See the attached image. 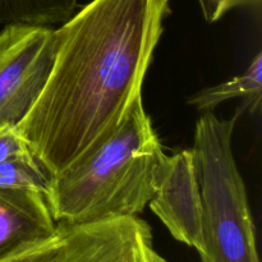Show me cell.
Listing matches in <instances>:
<instances>
[{"mask_svg": "<svg viewBox=\"0 0 262 262\" xmlns=\"http://www.w3.org/2000/svg\"><path fill=\"white\" fill-rule=\"evenodd\" d=\"M165 159L142 96L99 148L51 177L46 201L58 224L138 216L152 199Z\"/></svg>", "mask_w": 262, "mask_h": 262, "instance_id": "obj_2", "label": "cell"}, {"mask_svg": "<svg viewBox=\"0 0 262 262\" xmlns=\"http://www.w3.org/2000/svg\"><path fill=\"white\" fill-rule=\"evenodd\" d=\"M51 176L31 150L9 156L0 163V188H30L45 193Z\"/></svg>", "mask_w": 262, "mask_h": 262, "instance_id": "obj_9", "label": "cell"}, {"mask_svg": "<svg viewBox=\"0 0 262 262\" xmlns=\"http://www.w3.org/2000/svg\"><path fill=\"white\" fill-rule=\"evenodd\" d=\"M238 113H204L192 147L202 204L201 262H260L247 189L233 152Z\"/></svg>", "mask_w": 262, "mask_h": 262, "instance_id": "obj_3", "label": "cell"}, {"mask_svg": "<svg viewBox=\"0 0 262 262\" xmlns=\"http://www.w3.org/2000/svg\"><path fill=\"white\" fill-rule=\"evenodd\" d=\"M15 25V13L12 0H0V26Z\"/></svg>", "mask_w": 262, "mask_h": 262, "instance_id": "obj_13", "label": "cell"}, {"mask_svg": "<svg viewBox=\"0 0 262 262\" xmlns=\"http://www.w3.org/2000/svg\"><path fill=\"white\" fill-rule=\"evenodd\" d=\"M261 95L262 53L258 51L242 74L224 83L197 92L189 99L188 102L204 114V113L214 112L215 107L228 100L245 97L247 100L246 106H250L251 112H255L261 105Z\"/></svg>", "mask_w": 262, "mask_h": 262, "instance_id": "obj_8", "label": "cell"}, {"mask_svg": "<svg viewBox=\"0 0 262 262\" xmlns=\"http://www.w3.org/2000/svg\"><path fill=\"white\" fill-rule=\"evenodd\" d=\"M148 206L174 239L201 251L202 204L192 148L165 155Z\"/></svg>", "mask_w": 262, "mask_h": 262, "instance_id": "obj_6", "label": "cell"}, {"mask_svg": "<svg viewBox=\"0 0 262 262\" xmlns=\"http://www.w3.org/2000/svg\"><path fill=\"white\" fill-rule=\"evenodd\" d=\"M58 234L43 192L0 188V261Z\"/></svg>", "mask_w": 262, "mask_h": 262, "instance_id": "obj_7", "label": "cell"}, {"mask_svg": "<svg viewBox=\"0 0 262 262\" xmlns=\"http://www.w3.org/2000/svg\"><path fill=\"white\" fill-rule=\"evenodd\" d=\"M56 53L55 30L9 25L0 31V125L17 128L40 97Z\"/></svg>", "mask_w": 262, "mask_h": 262, "instance_id": "obj_4", "label": "cell"}, {"mask_svg": "<svg viewBox=\"0 0 262 262\" xmlns=\"http://www.w3.org/2000/svg\"><path fill=\"white\" fill-rule=\"evenodd\" d=\"M170 0H92L55 30L48 82L17 130L51 177L120 127L160 41Z\"/></svg>", "mask_w": 262, "mask_h": 262, "instance_id": "obj_1", "label": "cell"}, {"mask_svg": "<svg viewBox=\"0 0 262 262\" xmlns=\"http://www.w3.org/2000/svg\"><path fill=\"white\" fill-rule=\"evenodd\" d=\"M30 150L26 141L17 130L9 125H0V163L9 156Z\"/></svg>", "mask_w": 262, "mask_h": 262, "instance_id": "obj_12", "label": "cell"}, {"mask_svg": "<svg viewBox=\"0 0 262 262\" xmlns=\"http://www.w3.org/2000/svg\"><path fill=\"white\" fill-rule=\"evenodd\" d=\"M262 0H199L202 14L209 23L222 19L235 8H260Z\"/></svg>", "mask_w": 262, "mask_h": 262, "instance_id": "obj_11", "label": "cell"}, {"mask_svg": "<svg viewBox=\"0 0 262 262\" xmlns=\"http://www.w3.org/2000/svg\"><path fill=\"white\" fill-rule=\"evenodd\" d=\"M58 225L63 242L54 262H166L151 227L138 216Z\"/></svg>", "mask_w": 262, "mask_h": 262, "instance_id": "obj_5", "label": "cell"}, {"mask_svg": "<svg viewBox=\"0 0 262 262\" xmlns=\"http://www.w3.org/2000/svg\"><path fill=\"white\" fill-rule=\"evenodd\" d=\"M61 242H63V237H61L58 225V234L51 238L50 241L22 251V252L4 258L0 262H54L56 255L60 251Z\"/></svg>", "mask_w": 262, "mask_h": 262, "instance_id": "obj_10", "label": "cell"}]
</instances>
